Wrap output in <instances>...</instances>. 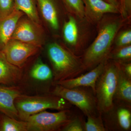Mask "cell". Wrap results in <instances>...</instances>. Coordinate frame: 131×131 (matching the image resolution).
<instances>
[{"instance_id":"obj_1","label":"cell","mask_w":131,"mask_h":131,"mask_svg":"<svg viewBox=\"0 0 131 131\" xmlns=\"http://www.w3.org/2000/svg\"><path fill=\"white\" fill-rule=\"evenodd\" d=\"M122 25L121 20L114 19L105 21L102 25L95 40L81 58L86 71L91 70L108 59L113 42Z\"/></svg>"},{"instance_id":"obj_2","label":"cell","mask_w":131,"mask_h":131,"mask_svg":"<svg viewBox=\"0 0 131 131\" xmlns=\"http://www.w3.org/2000/svg\"><path fill=\"white\" fill-rule=\"evenodd\" d=\"M47 53L52 66L53 83L77 77L86 71L81 58L57 43L50 44Z\"/></svg>"},{"instance_id":"obj_3","label":"cell","mask_w":131,"mask_h":131,"mask_svg":"<svg viewBox=\"0 0 131 131\" xmlns=\"http://www.w3.org/2000/svg\"><path fill=\"white\" fill-rule=\"evenodd\" d=\"M15 104L19 118L26 121L32 115L47 109L60 110L69 109V102L63 98L50 94L46 96H28L21 94L16 98Z\"/></svg>"},{"instance_id":"obj_4","label":"cell","mask_w":131,"mask_h":131,"mask_svg":"<svg viewBox=\"0 0 131 131\" xmlns=\"http://www.w3.org/2000/svg\"><path fill=\"white\" fill-rule=\"evenodd\" d=\"M118 66L116 62L108 59L105 68L96 81L95 93L100 114L112 107L114 96L118 78Z\"/></svg>"},{"instance_id":"obj_5","label":"cell","mask_w":131,"mask_h":131,"mask_svg":"<svg viewBox=\"0 0 131 131\" xmlns=\"http://www.w3.org/2000/svg\"><path fill=\"white\" fill-rule=\"evenodd\" d=\"M53 85L54 87L50 94L63 98L75 106L86 117L101 115L98 112L95 93L91 88H67L58 84Z\"/></svg>"},{"instance_id":"obj_6","label":"cell","mask_w":131,"mask_h":131,"mask_svg":"<svg viewBox=\"0 0 131 131\" xmlns=\"http://www.w3.org/2000/svg\"><path fill=\"white\" fill-rule=\"evenodd\" d=\"M77 115L69 108L56 113L45 110L31 115L26 121L27 131H61Z\"/></svg>"},{"instance_id":"obj_7","label":"cell","mask_w":131,"mask_h":131,"mask_svg":"<svg viewBox=\"0 0 131 131\" xmlns=\"http://www.w3.org/2000/svg\"><path fill=\"white\" fill-rule=\"evenodd\" d=\"M106 131H130L131 107L113 103L112 107L101 114Z\"/></svg>"},{"instance_id":"obj_8","label":"cell","mask_w":131,"mask_h":131,"mask_svg":"<svg viewBox=\"0 0 131 131\" xmlns=\"http://www.w3.org/2000/svg\"><path fill=\"white\" fill-rule=\"evenodd\" d=\"M40 48L36 46L11 39L2 51L9 63L21 69L28 59L36 54Z\"/></svg>"},{"instance_id":"obj_9","label":"cell","mask_w":131,"mask_h":131,"mask_svg":"<svg viewBox=\"0 0 131 131\" xmlns=\"http://www.w3.org/2000/svg\"><path fill=\"white\" fill-rule=\"evenodd\" d=\"M11 39L41 47L44 42L43 33L40 24L29 18H21Z\"/></svg>"},{"instance_id":"obj_10","label":"cell","mask_w":131,"mask_h":131,"mask_svg":"<svg viewBox=\"0 0 131 131\" xmlns=\"http://www.w3.org/2000/svg\"><path fill=\"white\" fill-rule=\"evenodd\" d=\"M108 59L98 64L91 70L77 77L55 82L54 84H58L67 88L77 87H88L95 92V86L98 78L103 72Z\"/></svg>"},{"instance_id":"obj_11","label":"cell","mask_w":131,"mask_h":131,"mask_svg":"<svg viewBox=\"0 0 131 131\" xmlns=\"http://www.w3.org/2000/svg\"><path fill=\"white\" fill-rule=\"evenodd\" d=\"M18 87L0 85V113L18 119L15 101L21 94Z\"/></svg>"},{"instance_id":"obj_12","label":"cell","mask_w":131,"mask_h":131,"mask_svg":"<svg viewBox=\"0 0 131 131\" xmlns=\"http://www.w3.org/2000/svg\"><path fill=\"white\" fill-rule=\"evenodd\" d=\"M85 16L90 21L96 22L100 20L103 15L108 13H118L119 8L103 0H82Z\"/></svg>"},{"instance_id":"obj_13","label":"cell","mask_w":131,"mask_h":131,"mask_svg":"<svg viewBox=\"0 0 131 131\" xmlns=\"http://www.w3.org/2000/svg\"><path fill=\"white\" fill-rule=\"evenodd\" d=\"M117 63L118 69V78L113 102L131 107V78L123 72Z\"/></svg>"},{"instance_id":"obj_14","label":"cell","mask_w":131,"mask_h":131,"mask_svg":"<svg viewBox=\"0 0 131 131\" xmlns=\"http://www.w3.org/2000/svg\"><path fill=\"white\" fill-rule=\"evenodd\" d=\"M21 68L9 63L2 51H0V85L13 86L21 80Z\"/></svg>"},{"instance_id":"obj_15","label":"cell","mask_w":131,"mask_h":131,"mask_svg":"<svg viewBox=\"0 0 131 131\" xmlns=\"http://www.w3.org/2000/svg\"><path fill=\"white\" fill-rule=\"evenodd\" d=\"M25 14L15 9L11 14L0 19V51H2L11 39L17 24Z\"/></svg>"},{"instance_id":"obj_16","label":"cell","mask_w":131,"mask_h":131,"mask_svg":"<svg viewBox=\"0 0 131 131\" xmlns=\"http://www.w3.org/2000/svg\"><path fill=\"white\" fill-rule=\"evenodd\" d=\"M43 18L52 29L59 27L58 14L53 0H37Z\"/></svg>"},{"instance_id":"obj_17","label":"cell","mask_w":131,"mask_h":131,"mask_svg":"<svg viewBox=\"0 0 131 131\" xmlns=\"http://www.w3.org/2000/svg\"><path fill=\"white\" fill-rule=\"evenodd\" d=\"M34 80L42 82H49L53 80L52 70L41 60H38L33 65L30 73Z\"/></svg>"},{"instance_id":"obj_18","label":"cell","mask_w":131,"mask_h":131,"mask_svg":"<svg viewBox=\"0 0 131 131\" xmlns=\"http://www.w3.org/2000/svg\"><path fill=\"white\" fill-rule=\"evenodd\" d=\"M14 1L15 9L23 12L32 21L40 24L35 0H14Z\"/></svg>"},{"instance_id":"obj_19","label":"cell","mask_w":131,"mask_h":131,"mask_svg":"<svg viewBox=\"0 0 131 131\" xmlns=\"http://www.w3.org/2000/svg\"><path fill=\"white\" fill-rule=\"evenodd\" d=\"M64 40L68 45L72 46L77 45L79 36L78 27L75 19L70 16L64 24L63 30Z\"/></svg>"},{"instance_id":"obj_20","label":"cell","mask_w":131,"mask_h":131,"mask_svg":"<svg viewBox=\"0 0 131 131\" xmlns=\"http://www.w3.org/2000/svg\"><path fill=\"white\" fill-rule=\"evenodd\" d=\"M0 131H27V123L1 113Z\"/></svg>"},{"instance_id":"obj_21","label":"cell","mask_w":131,"mask_h":131,"mask_svg":"<svg viewBox=\"0 0 131 131\" xmlns=\"http://www.w3.org/2000/svg\"><path fill=\"white\" fill-rule=\"evenodd\" d=\"M108 59L119 63L130 62L131 45L118 47L113 51H111L108 57Z\"/></svg>"},{"instance_id":"obj_22","label":"cell","mask_w":131,"mask_h":131,"mask_svg":"<svg viewBox=\"0 0 131 131\" xmlns=\"http://www.w3.org/2000/svg\"><path fill=\"white\" fill-rule=\"evenodd\" d=\"M84 122V131H106L101 115L88 116Z\"/></svg>"},{"instance_id":"obj_23","label":"cell","mask_w":131,"mask_h":131,"mask_svg":"<svg viewBox=\"0 0 131 131\" xmlns=\"http://www.w3.org/2000/svg\"><path fill=\"white\" fill-rule=\"evenodd\" d=\"M64 1L74 14L81 18L85 16L84 5L82 0H64Z\"/></svg>"},{"instance_id":"obj_24","label":"cell","mask_w":131,"mask_h":131,"mask_svg":"<svg viewBox=\"0 0 131 131\" xmlns=\"http://www.w3.org/2000/svg\"><path fill=\"white\" fill-rule=\"evenodd\" d=\"M84 122L81 117L77 115L64 126L61 131H84Z\"/></svg>"},{"instance_id":"obj_25","label":"cell","mask_w":131,"mask_h":131,"mask_svg":"<svg viewBox=\"0 0 131 131\" xmlns=\"http://www.w3.org/2000/svg\"><path fill=\"white\" fill-rule=\"evenodd\" d=\"M15 9L14 0H0V19L8 16Z\"/></svg>"},{"instance_id":"obj_26","label":"cell","mask_w":131,"mask_h":131,"mask_svg":"<svg viewBox=\"0 0 131 131\" xmlns=\"http://www.w3.org/2000/svg\"><path fill=\"white\" fill-rule=\"evenodd\" d=\"M131 31L127 30L120 34L116 40V45L117 48L131 45Z\"/></svg>"},{"instance_id":"obj_27","label":"cell","mask_w":131,"mask_h":131,"mask_svg":"<svg viewBox=\"0 0 131 131\" xmlns=\"http://www.w3.org/2000/svg\"><path fill=\"white\" fill-rule=\"evenodd\" d=\"M118 63V62H117ZM123 72L130 78H131V63L130 62L119 63H118Z\"/></svg>"},{"instance_id":"obj_28","label":"cell","mask_w":131,"mask_h":131,"mask_svg":"<svg viewBox=\"0 0 131 131\" xmlns=\"http://www.w3.org/2000/svg\"><path fill=\"white\" fill-rule=\"evenodd\" d=\"M124 11L125 15L130 13L131 10V0H124Z\"/></svg>"},{"instance_id":"obj_29","label":"cell","mask_w":131,"mask_h":131,"mask_svg":"<svg viewBox=\"0 0 131 131\" xmlns=\"http://www.w3.org/2000/svg\"><path fill=\"white\" fill-rule=\"evenodd\" d=\"M106 2L112 4V5L116 6L118 8H119L120 9V0H103Z\"/></svg>"},{"instance_id":"obj_30","label":"cell","mask_w":131,"mask_h":131,"mask_svg":"<svg viewBox=\"0 0 131 131\" xmlns=\"http://www.w3.org/2000/svg\"><path fill=\"white\" fill-rule=\"evenodd\" d=\"M120 12H121L123 16H125V11H124V0H120Z\"/></svg>"},{"instance_id":"obj_31","label":"cell","mask_w":131,"mask_h":131,"mask_svg":"<svg viewBox=\"0 0 131 131\" xmlns=\"http://www.w3.org/2000/svg\"><path fill=\"white\" fill-rule=\"evenodd\" d=\"M1 115V113H0V115Z\"/></svg>"}]
</instances>
